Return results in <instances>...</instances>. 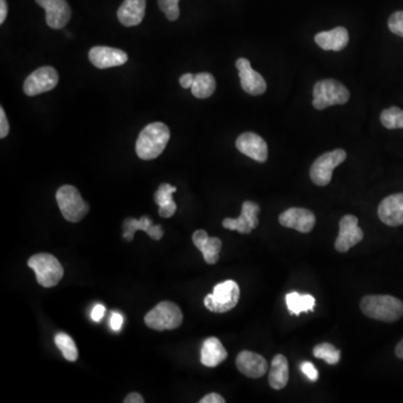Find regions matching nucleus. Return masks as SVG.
<instances>
[{
  "label": "nucleus",
  "instance_id": "nucleus-1",
  "mask_svg": "<svg viewBox=\"0 0 403 403\" xmlns=\"http://www.w3.org/2000/svg\"><path fill=\"white\" fill-rule=\"evenodd\" d=\"M170 138L169 128L165 123L152 122L142 129L136 142V152L140 159L159 157Z\"/></svg>",
  "mask_w": 403,
  "mask_h": 403
},
{
  "label": "nucleus",
  "instance_id": "nucleus-2",
  "mask_svg": "<svg viewBox=\"0 0 403 403\" xmlns=\"http://www.w3.org/2000/svg\"><path fill=\"white\" fill-rule=\"evenodd\" d=\"M361 310L372 320L393 323L403 316V303L389 295L367 296L361 300Z\"/></svg>",
  "mask_w": 403,
  "mask_h": 403
},
{
  "label": "nucleus",
  "instance_id": "nucleus-3",
  "mask_svg": "<svg viewBox=\"0 0 403 403\" xmlns=\"http://www.w3.org/2000/svg\"><path fill=\"white\" fill-rule=\"evenodd\" d=\"M350 100V91L343 83L326 79L317 82L313 90V107L324 110L332 105H344Z\"/></svg>",
  "mask_w": 403,
  "mask_h": 403
},
{
  "label": "nucleus",
  "instance_id": "nucleus-4",
  "mask_svg": "<svg viewBox=\"0 0 403 403\" xmlns=\"http://www.w3.org/2000/svg\"><path fill=\"white\" fill-rule=\"evenodd\" d=\"M56 202L63 218L68 222L78 223L85 218L90 207L81 194L72 185H64L56 192Z\"/></svg>",
  "mask_w": 403,
  "mask_h": 403
},
{
  "label": "nucleus",
  "instance_id": "nucleus-5",
  "mask_svg": "<svg viewBox=\"0 0 403 403\" xmlns=\"http://www.w3.org/2000/svg\"><path fill=\"white\" fill-rule=\"evenodd\" d=\"M28 267L36 275L37 283L45 288L58 285L64 276V269L60 261L50 253H37L28 260Z\"/></svg>",
  "mask_w": 403,
  "mask_h": 403
},
{
  "label": "nucleus",
  "instance_id": "nucleus-6",
  "mask_svg": "<svg viewBox=\"0 0 403 403\" xmlns=\"http://www.w3.org/2000/svg\"><path fill=\"white\" fill-rule=\"evenodd\" d=\"M183 323L181 308L170 301H162L145 316V324L155 330H176Z\"/></svg>",
  "mask_w": 403,
  "mask_h": 403
},
{
  "label": "nucleus",
  "instance_id": "nucleus-7",
  "mask_svg": "<svg viewBox=\"0 0 403 403\" xmlns=\"http://www.w3.org/2000/svg\"><path fill=\"white\" fill-rule=\"evenodd\" d=\"M240 299V287L234 281H226L215 286L212 293L204 299V305L210 312L228 313L238 305Z\"/></svg>",
  "mask_w": 403,
  "mask_h": 403
},
{
  "label": "nucleus",
  "instance_id": "nucleus-8",
  "mask_svg": "<svg viewBox=\"0 0 403 403\" xmlns=\"http://www.w3.org/2000/svg\"><path fill=\"white\" fill-rule=\"evenodd\" d=\"M346 157L345 150H335L317 158L309 172L313 183L317 186L328 185L332 181L333 170L340 166Z\"/></svg>",
  "mask_w": 403,
  "mask_h": 403
},
{
  "label": "nucleus",
  "instance_id": "nucleus-9",
  "mask_svg": "<svg viewBox=\"0 0 403 403\" xmlns=\"http://www.w3.org/2000/svg\"><path fill=\"white\" fill-rule=\"evenodd\" d=\"M58 73L52 66H43L37 68L31 75L25 80V95L29 97L42 95L45 92L51 91L58 85Z\"/></svg>",
  "mask_w": 403,
  "mask_h": 403
},
{
  "label": "nucleus",
  "instance_id": "nucleus-10",
  "mask_svg": "<svg viewBox=\"0 0 403 403\" xmlns=\"http://www.w3.org/2000/svg\"><path fill=\"white\" fill-rule=\"evenodd\" d=\"M260 206L251 201L244 202L241 215L238 219H224L222 226L231 231H238L239 234H249L259 226L258 214Z\"/></svg>",
  "mask_w": 403,
  "mask_h": 403
},
{
  "label": "nucleus",
  "instance_id": "nucleus-11",
  "mask_svg": "<svg viewBox=\"0 0 403 403\" xmlns=\"http://www.w3.org/2000/svg\"><path fill=\"white\" fill-rule=\"evenodd\" d=\"M363 231L359 226V219L354 215H345L340 221V234L335 241V249L338 252H347L352 246L363 240Z\"/></svg>",
  "mask_w": 403,
  "mask_h": 403
},
{
  "label": "nucleus",
  "instance_id": "nucleus-12",
  "mask_svg": "<svg viewBox=\"0 0 403 403\" xmlns=\"http://www.w3.org/2000/svg\"><path fill=\"white\" fill-rule=\"evenodd\" d=\"M45 9L46 24L52 29H62L71 19L72 11L66 0H35Z\"/></svg>",
  "mask_w": 403,
  "mask_h": 403
},
{
  "label": "nucleus",
  "instance_id": "nucleus-13",
  "mask_svg": "<svg viewBox=\"0 0 403 403\" xmlns=\"http://www.w3.org/2000/svg\"><path fill=\"white\" fill-rule=\"evenodd\" d=\"M236 68H238L239 76L241 80V87L248 95H261L267 90V83L262 78L261 74L254 71L251 68V63L248 58H239L236 61Z\"/></svg>",
  "mask_w": 403,
  "mask_h": 403
},
{
  "label": "nucleus",
  "instance_id": "nucleus-14",
  "mask_svg": "<svg viewBox=\"0 0 403 403\" xmlns=\"http://www.w3.org/2000/svg\"><path fill=\"white\" fill-rule=\"evenodd\" d=\"M279 222L285 228L295 229L301 234H309L316 224V216L312 211L306 209L291 207L281 213Z\"/></svg>",
  "mask_w": 403,
  "mask_h": 403
},
{
  "label": "nucleus",
  "instance_id": "nucleus-15",
  "mask_svg": "<svg viewBox=\"0 0 403 403\" xmlns=\"http://www.w3.org/2000/svg\"><path fill=\"white\" fill-rule=\"evenodd\" d=\"M236 148L239 152L246 155L258 162H266L268 159L267 142L254 132H244L236 139Z\"/></svg>",
  "mask_w": 403,
  "mask_h": 403
},
{
  "label": "nucleus",
  "instance_id": "nucleus-16",
  "mask_svg": "<svg viewBox=\"0 0 403 403\" xmlns=\"http://www.w3.org/2000/svg\"><path fill=\"white\" fill-rule=\"evenodd\" d=\"M380 220L389 226H399L403 224V193L393 194L385 197L379 205L377 210Z\"/></svg>",
  "mask_w": 403,
  "mask_h": 403
},
{
  "label": "nucleus",
  "instance_id": "nucleus-17",
  "mask_svg": "<svg viewBox=\"0 0 403 403\" xmlns=\"http://www.w3.org/2000/svg\"><path fill=\"white\" fill-rule=\"evenodd\" d=\"M89 60L95 68H109L123 66L128 61V56L119 48L95 46L90 50Z\"/></svg>",
  "mask_w": 403,
  "mask_h": 403
},
{
  "label": "nucleus",
  "instance_id": "nucleus-18",
  "mask_svg": "<svg viewBox=\"0 0 403 403\" xmlns=\"http://www.w3.org/2000/svg\"><path fill=\"white\" fill-rule=\"evenodd\" d=\"M236 367L242 375L251 379H260L267 373L268 362L260 354L242 351L236 356Z\"/></svg>",
  "mask_w": 403,
  "mask_h": 403
},
{
  "label": "nucleus",
  "instance_id": "nucleus-19",
  "mask_svg": "<svg viewBox=\"0 0 403 403\" xmlns=\"http://www.w3.org/2000/svg\"><path fill=\"white\" fill-rule=\"evenodd\" d=\"M193 244L203 254L205 262L209 265H215L220 259V252L222 249V241L215 236H209L206 231L197 230L192 236Z\"/></svg>",
  "mask_w": 403,
  "mask_h": 403
},
{
  "label": "nucleus",
  "instance_id": "nucleus-20",
  "mask_svg": "<svg viewBox=\"0 0 403 403\" xmlns=\"http://www.w3.org/2000/svg\"><path fill=\"white\" fill-rule=\"evenodd\" d=\"M146 14V0H125L118 9V19L123 26L134 27L142 23Z\"/></svg>",
  "mask_w": 403,
  "mask_h": 403
},
{
  "label": "nucleus",
  "instance_id": "nucleus-21",
  "mask_svg": "<svg viewBox=\"0 0 403 403\" xmlns=\"http://www.w3.org/2000/svg\"><path fill=\"white\" fill-rule=\"evenodd\" d=\"M350 36L347 29L344 27H336L328 32H320L315 36V42L324 51L344 50L347 46Z\"/></svg>",
  "mask_w": 403,
  "mask_h": 403
},
{
  "label": "nucleus",
  "instance_id": "nucleus-22",
  "mask_svg": "<svg viewBox=\"0 0 403 403\" xmlns=\"http://www.w3.org/2000/svg\"><path fill=\"white\" fill-rule=\"evenodd\" d=\"M228 359V352L216 337L204 340L201 350V363L207 367H215Z\"/></svg>",
  "mask_w": 403,
  "mask_h": 403
},
{
  "label": "nucleus",
  "instance_id": "nucleus-23",
  "mask_svg": "<svg viewBox=\"0 0 403 403\" xmlns=\"http://www.w3.org/2000/svg\"><path fill=\"white\" fill-rule=\"evenodd\" d=\"M125 234L123 238H126L128 241H132L134 234L136 231H145L152 240L159 241L160 239L164 236L162 226H152V221L148 216H142L140 220L136 219H128L125 222Z\"/></svg>",
  "mask_w": 403,
  "mask_h": 403
},
{
  "label": "nucleus",
  "instance_id": "nucleus-24",
  "mask_svg": "<svg viewBox=\"0 0 403 403\" xmlns=\"http://www.w3.org/2000/svg\"><path fill=\"white\" fill-rule=\"evenodd\" d=\"M289 381L288 360L281 354H278L271 362L269 372V384L273 390H281L287 387Z\"/></svg>",
  "mask_w": 403,
  "mask_h": 403
},
{
  "label": "nucleus",
  "instance_id": "nucleus-25",
  "mask_svg": "<svg viewBox=\"0 0 403 403\" xmlns=\"http://www.w3.org/2000/svg\"><path fill=\"white\" fill-rule=\"evenodd\" d=\"M177 191L175 186L164 183L158 187L157 192L155 193V202L159 206V213L162 218H172L177 210V205L173 199V194Z\"/></svg>",
  "mask_w": 403,
  "mask_h": 403
},
{
  "label": "nucleus",
  "instance_id": "nucleus-26",
  "mask_svg": "<svg viewBox=\"0 0 403 403\" xmlns=\"http://www.w3.org/2000/svg\"><path fill=\"white\" fill-rule=\"evenodd\" d=\"M286 304L291 315L298 316L301 313L313 312L316 300L312 295H308V293L301 295L296 291H293L286 295Z\"/></svg>",
  "mask_w": 403,
  "mask_h": 403
},
{
  "label": "nucleus",
  "instance_id": "nucleus-27",
  "mask_svg": "<svg viewBox=\"0 0 403 403\" xmlns=\"http://www.w3.org/2000/svg\"><path fill=\"white\" fill-rule=\"evenodd\" d=\"M192 93L197 99H207L212 97L216 89V81L210 73H199L194 78Z\"/></svg>",
  "mask_w": 403,
  "mask_h": 403
},
{
  "label": "nucleus",
  "instance_id": "nucleus-28",
  "mask_svg": "<svg viewBox=\"0 0 403 403\" xmlns=\"http://www.w3.org/2000/svg\"><path fill=\"white\" fill-rule=\"evenodd\" d=\"M56 345L63 354L64 359L70 362H75L79 357V351L76 347L75 342L71 336L66 333H58L56 336Z\"/></svg>",
  "mask_w": 403,
  "mask_h": 403
},
{
  "label": "nucleus",
  "instance_id": "nucleus-29",
  "mask_svg": "<svg viewBox=\"0 0 403 403\" xmlns=\"http://www.w3.org/2000/svg\"><path fill=\"white\" fill-rule=\"evenodd\" d=\"M380 120L384 128L390 129V130L403 129V110L398 107L387 108L381 113Z\"/></svg>",
  "mask_w": 403,
  "mask_h": 403
},
{
  "label": "nucleus",
  "instance_id": "nucleus-30",
  "mask_svg": "<svg viewBox=\"0 0 403 403\" xmlns=\"http://www.w3.org/2000/svg\"><path fill=\"white\" fill-rule=\"evenodd\" d=\"M316 359L324 360L326 363L334 365L337 364L340 359V351L330 343H322L315 346L313 350Z\"/></svg>",
  "mask_w": 403,
  "mask_h": 403
},
{
  "label": "nucleus",
  "instance_id": "nucleus-31",
  "mask_svg": "<svg viewBox=\"0 0 403 403\" xmlns=\"http://www.w3.org/2000/svg\"><path fill=\"white\" fill-rule=\"evenodd\" d=\"M178 3H179V0H158L160 11L165 14V16L170 21H177L178 17H179Z\"/></svg>",
  "mask_w": 403,
  "mask_h": 403
},
{
  "label": "nucleus",
  "instance_id": "nucleus-32",
  "mask_svg": "<svg viewBox=\"0 0 403 403\" xmlns=\"http://www.w3.org/2000/svg\"><path fill=\"white\" fill-rule=\"evenodd\" d=\"M387 26L393 34L403 37V11L393 13L387 21Z\"/></svg>",
  "mask_w": 403,
  "mask_h": 403
},
{
  "label": "nucleus",
  "instance_id": "nucleus-33",
  "mask_svg": "<svg viewBox=\"0 0 403 403\" xmlns=\"http://www.w3.org/2000/svg\"><path fill=\"white\" fill-rule=\"evenodd\" d=\"M301 371L308 377L310 381L315 382L318 380L320 377V375H318V371H317L316 367H315L314 364L312 362H304V363L301 364L300 365Z\"/></svg>",
  "mask_w": 403,
  "mask_h": 403
},
{
  "label": "nucleus",
  "instance_id": "nucleus-34",
  "mask_svg": "<svg viewBox=\"0 0 403 403\" xmlns=\"http://www.w3.org/2000/svg\"><path fill=\"white\" fill-rule=\"evenodd\" d=\"M9 132V123L6 117L4 108H0V138L4 139L7 137Z\"/></svg>",
  "mask_w": 403,
  "mask_h": 403
},
{
  "label": "nucleus",
  "instance_id": "nucleus-35",
  "mask_svg": "<svg viewBox=\"0 0 403 403\" xmlns=\"http://www.w3.org/2000/svg\"><path fill=\"white\" fill-rule=\"evenodd\" d=\"M110 325L112 330H115V332H119L123 325L122 315L119 314V313L117 312L112 313V314H111Z\"/></svg>",
  "mask_w": 403,
  "mask_h": 403
},
{
  "label": "nucleus",
  "instance_id": "nucleus-36",
  "mask_svg": "<svg viewBox=\"0 0 403 403\" xmlns=\"http://www.w3.org/2000/svg\"><path fill=\"white\" fill-rule=\"evenodd\" d=\"M226 400L223 399L222 395L218 393H210V394L205 395L204 398L199 400V403H224Z\"/></svg>",
  "mask_w": 403,
  "mask_h": 403
},
{
  "label": "nucleus",
  "instance_id": "nucleus-37",
  "mask_svg": "<svg viewBox=\"0 0 403 403\" xmlns=\"http://www.w3.org/2000/svg\"><path fill=\"white\" fill-rule=\"evenodd\" d=\"M105 307L103 305H95V308L92 309L91 318L95 322H100L101 318L105 316Z\"/></svg>",
  "mask_w": 403,
  "mask_h": 403
},
{
  "label": "nucleus",
  "instance_id": "nucleus-38",
  "mask_svg": "<svg viewBox=\"0 0 403 403\" xmlns=\"http://www.w3.org/2000/svg\"><path fill=\"white\" fill-rule=\"evenodd\" d=\"M194 78H195L194 74H183V75L181 76V79H179V83H181L184 89H189V88H192V85H193Z\"/></svg>",
  "mask_w": 403,
  "mask_h": 403
},
{
  "label": "nucleus",
  "instance_id": "nucleus-39",
  "mask_svg": "<svg viewBox=\"0 0 403 403\" xmlns=\"http://www.w3.org/2000/svg\"><path fill=\"white\" fill-rule=\"evenodd\" d=\"M125 403H144L145 400L142 398V394L139 393H130V394L127 395V398L123 400Z\"/></svg>",
  "mask_w": 403,
  "mask_h": 403
},
{
  "label": "nucleus",
  "instance_id": "nucleus-40",
  "mask_svg": "<svg viewBox=\"0 0 403 403\" xmlns=\"http://www.w3.org/2000/svg\"><path fill=\"white\" fill-rule=\"evenodd\" d=\"M7 13H9V9H7L6 0H0V24L5 23Z\"/></svg>",
  "mask_w": 403,
  "mask_h": 403
},
{
  "label": "nucleus",
  "instance_id": "nucleus-41",
  "mask_svg": "<svg viewBox=\"0 0 403 403\" xmlns=\"http://www.w3.org/2000/svg\"><path fill=\"white\" fill-rule=\"evenodd\" d=\"M395 355L398 356L399 359L403 360V340L395 347Z\"/></svg>",
  "mask_w": 403,
  "mask_h": 403
}]
</instances>
